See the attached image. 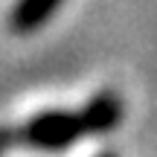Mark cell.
I'll return each mask as SVG.
<instances>
[{"label": "cell", "mask_w": 157, "mask_h": 157, "mask_svg": "<svg viewBox=\"0 0 157 157\" xmlns=\"http://www.w3.org/2000/svg\"><path fill=\"white\" fill-rule=\"evenodd\" d=\"M96 134L87 111H44L15 131H0V148L64 151L76 140Z\"/></svg>", "instance_id": "cell-1"}, {"label": "cell", "mask_w": 157, "mask_h": 157, "mask_svg": "<svg viewBox=\"0 0 157 157\" xmlns=\"http://www.w3.org/2000/svg\"><path fill=\"white\" fill-rule=\"evenodd\" d=\"M64 0H17L15 9L9 15V23L17 35H29L35 29H41L52 15L58 12Z\"/></svg>", "instance_id": "cell-2"}, {"label": "cell", "mask_w": 157, "mask_h": 157, "mask_svg": "<svg viewBox=\"0 0 157 157\" xmlns=\"http://www.w3.org/2000/svg\"><path fill=\"white\" fill-rule=\"evenodd\" d=\"M99 157H117V154H99Z\"/></svg>", "instance_id": "cell-3"}]
</instances>
